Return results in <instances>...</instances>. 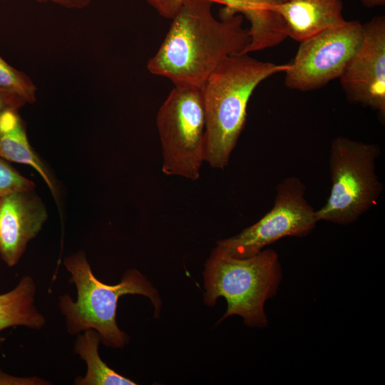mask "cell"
Instances as JSON below:
<instances>
[{
    "instance_id": "1",
    "label": "cell",
    "mask_w": 385,
    "mask_h": 385,
    "mask_svg": "<svg viewBox=\"0 0 385 385\" xmlns=\"http://www.w3.org/2000/svg\"><path fill=\"white\" fill-rule=\"evenodd\" d=\"M218 0H184L159 49L147 63L148 71L175 86L202 88L228 56L242 55L251 41L243 16L217 19L212 7Z\"/></svg>"
},
{
    "instance_id": "2",
    "label": "cell",
    "mask_w": 385,
    "mask_h": 385,
    "mask_svg": "<svg viewBox=\"0 0 385 385\" xmlns=\"http://www.w3.org/2000/svg\"><path fill=\"white\" fill-rule=\"evenodd\" d=\"M287 64L262 61L248 54L227 57L201 88L205 113L204 161L224 169L244 129L247 108L257 86L284 72Z\"/></svg>"
},
{
    "instance_id": "3",
    "label": "cell",
    "mask_w": 385,
    "mask_h": 385,
    "mask_svg": "<svg viewBox=\"0 0 385 385\" xmlns=\"http://www.w3.org/2000/svg\"><path fill=\"white\" fill-rule=\"evenodd\" d=\"M64 265L71 274L70 282L75 284L77 289L76 302L67 294L59 298V308L69 334L94 329L104 345L123 348L128 342V337L118 328L115 316L118 299L125 294L148 297L158 317L161 306L159 294L137 270H127L118 284L110 285L94 276L83 252L66 257Z\"/></svg>"
},
{
    "instance_id": "4",
    "label": "cell",
    "mask_w": 385,
    "mask_h": 385,
    "mask_svg": "<svg viewBox=\"0 0 385 385\" xmlns=\"http://www.w3.org/2000/svg\"><path fill=\"white\" fill-rule=\"evenodd\" d=\"M281 279L279 257L272 249L237 258L215 247L205 264L204 302L212 306L224 297L227 307L220 321L238 315L247 326L264 327L268 324L265 304L275 295Z\"/></svg>"
},
{
    "instance_id": "5",
    "label": "cell",
    "mask_w": 385,
    "mask_h": 385,
    "mask_svg": "<svg viewBox=\"0 0 385 385\" xmlns=\"http://www.w3.org/2000/svg\"><path fill=\"white\" fill-rule=\"evenodd\" d=\"M380 148L344 136L330 145L329 166L332 183L325 204L316 210L317 221L349 225L377 204L384 186L376 171Z\"/></svg>"
},
{
    "instance_id": "6",
    "label": "cell",
    "mask_w": 385,
    "mask_h": 385,
    "mask_svg": "<svg viewBox=\"0 0 385 385\" xmlns=\"http://www.w3.org/2000/svg\"><path fill=\"white\" fill-rule=\"evenodd\" d=\"M161 143L162 172L191 180L204 162L205 113L200 88L175 86L156 118Z\"/></svg>"
},
{
    "instance_id": "7",
    "label": "cell",
    "mask_w": 385,
    "mask_h": 385,
    "mask_svg": "<svg viewBox=\"0 0 385 385\" xmlns=\"http://www.w3.org/2000/svg\"><path fill=\"white\" fill-rule=\"evenodd\" d=\"M305 192L306 187L299 178H284L277 185L272 208L240 233L217 241L216 248L229 256L245 258L283 237L308 235L318 221Z\"/></svg>"
},
{
    "instance_id": "8",
    "label": "cell",
    "mask_w": 385,
    "mask_h": 385,
    "mask_svg": "<svg viewBox=\"0 0 385 385\" xmlns=\"http://www.w3.org/2000/svg\"><path fill=\"white\" fill-rule=\"evenodd\" d=\"M363 36V24L354 20L301 41L294 59L284 72L285 86L309 91L339 78Z\"/></svg>"
},
{
    "instance_id": "9",
    "label": "cell",
    "mask_w": 385,
    "mask_h": 385,
    "mask_svg": "<svg viewBox=\"0 0 385 385\" xmlns=\"http://www.w3.org/2000/svg\"><path fill=\"white\" fill-rule=\"evenodd\" d=\"M364 36L339 78L348 101L385 118V16L363 24Z\"/></svg>"
},
{
    "instance_id": "10",
    "label": "cell",
    "mask_w": 385,
    "mask_h": 385,
    "mask_svg": "<svg viewBox=\"0 0 385 385\" xmlns=\"http://www.w3.org/2000/svg\"><path fill=\"white\" fill-rule=\"evenodd\" d=\"M47 217L46 207L34 190L0 197V257L8 267L17 265Z\"/></svg>"
},
{
    "instance_id": "11",
    "label": "cell",
    "mask_w": 385,
    "mask_h": 385,
    "mask_svg": "<svg viewBox=\"0 0 385 385\" xmlns=\"http://www.w3.org/2000/svg\"><path fill=\"white\" fill-rule=\"evenodd\" d=\"M161 16L172 19L184 0H145ZM284 0H218L223 5L220 17L235 14L245 16L250 22L251 41L244 54L272 48L287 37L284 21L277 7Z\"/></svg>"
},
{
    "instance_id": "12",
    "label": "cell",
    "mask_w": 385,
    "mask_h": 385,
    "mask_svg": "<svg viewBox=\"0 0 385 385\" xmlns=\"http://www.w3.org/2000/svg\"><path fill=\"white\" fill-rule=\"evenodd\" d=\"M341 0H284L277 12L287 37L301 42L325 29L344 24Z\"/></svg>"
},
{
    "instance_id": "13",
    "label": "cell",
    "mask_w": 385,
    "mask_h": 385,
    "mask_svg": "<svg viewBox=\"0 0 385 385\" xmlns=\"http://www.w3.org/2000/svg\"><path fill=\"white\" fill-rule=\"evenodd\" d=\"M0 157L34 168L57 200L58 192L53 178L30 145L26 123L18 110L8 111L0 116Z\"/></svg>"
},
{
    "instance_id": "14",
    "label": "cell",
    "mask_w": 385,
    "mask_h": 385,
    "mask_svg": "<svg viewBox=\"0 0 385 385\" xmlns=\"http://www.w3.org/2000/svg\"><path fill=\"white\" fill-rule=\"evenodd\" d=\"M36 286L30 276L23 277L12 290L0 294V332L15 326L41 329L44 317L35 304Z\"/></svg>"
},
{
    "instance_id": "15",
    "label": "cell",
    "mask_w": 385,
    "mask_h": 385,
    "mask_svg": "<svg viewBox=\"0 0 385 385\" xmlns=\"http://www.w3.org/2000/svg\"><path fill=\"white\" fill-rule=\"evenodd\" d=\"M101 342L99 334L94 329L84 331L76 340L74 350L87 365L85 376H78L77 385H135L136 383L118 374L100 358L98 349Z\"/></svg>"
},
{
    "instance_id": "16",
    "label": "cell",
    "mask_w": 385,
    "mask_h": 385,
    "mask_svg": "<svg viewBox=\"0 0 385 385\" xmlns=\"http://www.w3.org/2000/svg\"><path fill=\"white\" fill-rule=\"evenodd\" d=\"M0 89L21 96L26 103L36 101V86L25 73L17 70L0 56Z\"/></svg>"
},
{
    "instance_id": "17",
    "label": "cell",
    "mask_w": 385,
    "mask_h": 385,
    "mask_svg": "<svg viewBox=\"0 0 385 385\" xmlns=\"http://www.w3.org/2000/svg\"><path fill=\"white\" fill-rule=\"evenodd\" d=\"M35 184L0 157V197L15 192L34 190Z\"/></svg>"
},
{
    "instance_id": "18",
    "label": "cell",
    "mask_w": 385,
    "mask_h": 385,
    "mask_svg": "<svg viewBox=\"0 0 385 385\" xmlns=\"http://www.w3.org/2000/svg\"><path fill=\"white\" fill-rule=\"evenodd\" d=\"M26 104V102L17 94L0 89V116L8 111H19Z\"/></svg>"
},
{
    "instance_id": "19",
    "label": "cell",
    "mask_w": 385,
    "mask_h": 385,
    "mask_svg": "<svg viewBox=\"0 0 385 385\" xmlns=\"http://www.w3.org/2000/svg\"><path fill=\"white\" fill-rule=\"evenodd\" d=\"M49 383L38 377H19L0 370V385H42Z\"/></svg>"
},
{
    "instance_id": "20",
    "label": "cell",
    "mask_w": 385,
    "mask_h": 385,
    "mask_svg": "<svg viewBox=\"0 0 385 385\" xmlns=\"http://www.w3.org/2000/svg\"><path fill=\"white\" fill-rule=\"evenodd\" d=\"M38 3L50 2L69 9H83L87 7L91 0H36Z\"/></svg>"
},
{
    "instance_id": "21",
    "label": "cell",
    "mask_w": 385,
    "mask_h": 385,
    "mask_svg": "<svg viewBox=\"0 0 385 385\" xmlns=\"http://www.w3.org/2000/svg\"><path fill=\"white\" fill-rule=\"evenodd\" d=\"M360 1L365 7L369 9L384 6L385 4V0H360Z\"/></svg>"
},
{
    "instance_id": "22",
    "label": "cell",
    "mask_w": 385,
    "mask_h": 385,
    "mask_svg": "<svg viewBox=\"0 0 385 385\" xmlns=\"http://www.w3.org/2000/svg\"><path fill=\"white\" fill-rule=\"evenodd\" d=\"M0 1H4V0H0Z\"/></svg>"
}]
</instances>
